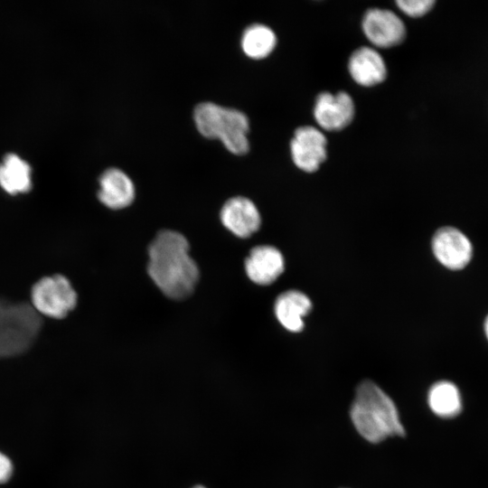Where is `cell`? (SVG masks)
<instances>
[{"label":"cell","instance_id":"1","mask_svg":"<svg viewBox=\"0 0 488 488\" xmlns=\"http://www.w3.org/2000/svg\"><path fill=\"white\" fill-rule=\"evenodd\" d=\"M189 249L187 239L171 230L159 231L148 247L147 273L169 298H187L199 280V268Z\"/></svg>","mask_w":488,"mask_h":488},{"label":"cell","instance_id":"2","mask_svg":"<svg viewBox=\"0 0 488 488\" xmlns=\"http://www.w3.org/2000/svg\"><path fill=\"white\" fill-rule=\"evenodd\" d=\"M350 416L359 434L369 442L379 443L389 436L405 435L394 402L371 380L358 385Z\"/></svg>","mask_w":488,"mask_h":488},{"label":"cell","instance_id":"3","mask_svg":"<svg viewBox=\"0 0 488 488\" xmlns=\"http://www.w3.org/2000/svg\"><path fill=\"white\" fill-rule=\"evenodd\" d=\"M194 120L202 135L221 138L232 153L242 155L248 152L249 118L242 111L204 101L195 107Z\"/></svg>","mask_w":488,"mask_h":488},{"label":"cell","instance_id":"4","mask_svg":"<svg viewBox=\"0 0 488 488\" xmlns=\"http://www.w3.org/2000/svg\"><path fill=\"white\" fill-rule=\"evenodd\" d=\"M41 327V314L32 305L5 302L0 307V358L27 351Z\"/></svg>","mask_w":488,"mask_h":488},{"label":"cell","instance_id":"5","mask_svg":"<svg viewBox=\"0 0 488 488\" xmlns=\"http://www.w3.org/2000/svg\"><path fill=\"white\" fill-rule=\"evenodd\" d=\"M31 298L32 305L40 314L52 318H63L77 305L75 290L61 275L45 277L36 282Z\"/></svg>","mask_w":488,"mask_h":488},{"label":"cell","instance_id":"6","mask_svg":"<svg viewBox=\"0 0 488 488\" xmlns=\"http://www.w3.org/2000/svg\"><path fill=\"white\" fill-rule=\"evenodd\" d=\"M431 248L436 260L451 270L465 268L473 257L470 239L455 227L445 226L438 229L432 238Z\"/></svg>","mask_w":488,"mask_h":488},{"label":"cell","instance_id":"7","mask_svg":"<svg viewBox=\"0 0 488 488\" xmlns=\"http://www.w3.org/2000/svg\"><path fill=\"white\" fill-rule=\"evenodd\" d=\"M327 140L321 130L312 126L296 129L290 143L294 164L304 172L314 173L326 159Z\"/></svg>","mask_w":488,"mask_h":488},{"label":"cell","instance_id":"8","mask_svg":"<svg viewBox=\"0 0 488 488\" xmlns=\"http://www.w3.org/2000/svg\"><path fill=\"white\" fill-rule=\"evenodd\" d=\"M362 30L367 39L380 48H389L403 42L406 27L392 11L380 8L368 10L362 19Z\"/></svg>","mask_w":488,"mask_h":488},{"label":"cell","instance_id":"9","mask_svg":"<svg viewBox=\"0 0 488 488\" xmlns=\"http://www.w3.org/2000/svg\"><path fill=\"white\" fill-rule=\"evenodd\" d=\"M355 107L352 97L340 91L320 93L314 107L316 123L324 130L339 131L346 127L353 119Z\"/></svg>","mask_w":488,"mask_h":488},{"label":"cell","instance_id":"10","mask_svg":"<svg viewBox=\"0 0 488 488\" xmlns=\"http://www.w3.org/2000/svg\"><path fill=\"white\" fill-rule=\"evenodd\" d=\"M223 226L239 238H248L260 227L261 217L255 203L247 197L235 196L226 201L221 210Z\"/></svg>","mask_w":488,"mask_h":488},{"label":"cell","instance_id":"11","mask_svg":"<svg viewBox=\"0 0 488 488\" xmlns=\"http://www.w3.org/2000/svg\"><path fill=\"white\" fill-rule=\"evenodd\" d=\"M285 261L282 253L270 245L253 248L245 260L249 278L260 286H267L283 273Z\"/></svg>","mask_w":488,"mask_h":488},{"label":"cell","instance_id":"12","mask_svg":"<svg viewBox=\"0 0 488 488\" xmlns=\"http://www.w3.org/2000/svg\"><path fill=\"white\" fill-rule=\"evenodd\" d=\"M98 197L110 209H123L132 203L135 198V185L124 171L110 167L99 177Z\"/></svg>","mask_w":488,"mask_h":488},{"label":"cell","instance_id":"13","mask_svg":"<svg viewBox=\"0 0 488 488\" xmlns=\"http://www.w3.org/2000/svg\"><path fill=\"white\" fill-rule=\"evenodd\" d=\"M348 70L352 80L364 87L380 84L387 76V68L382 56L370 47H361L352 52L349 59Z\"/></svg>","mask_w":488,"mask_h":488},{"label":"cell","instance_id":"14","mask_svg":"<svg viewBox=\"0 0 488 488\" xmlns=\"http://www.w3.org/2000/svg\"><path fill=\"white\" fill-rule=\"evenodd\" d=\"M312 309L310 298L301 291L287 290L280 294L275 302V314L281 325L293 333L304 328L303 317Z\"/></svg>","mask_w":488,"mask_h":488},{"label":"cell","instance_id":"15","mask_svg":"<svg viewBox=\"0 0 488 488\" xmlns=\"http://www.w3.org/2000/svg\"><path fill=\"white\" fill-rule=\"evenodd\" d=\"M0 185L10 194L27 192L32 188L30 165L14 154H8L0 164Z\"/></svg>","mask_w":488,"mask_h":488},{"label":"cell","instance_id":"16","mask_svg":"<svg viewBox=\"0 0 488 488\" xmlns=\"http://www.w3.org/2000/svg\"><path fill=\"white\" fill-rule=\"evenodd\" d=\"M428 404L432 411L442 418L455 417L462 408L458 389L449 381H438L430 388Z\"/></svg>","mask_w":488,"mask_h":488},{"label":"cell","instance_id":"17","mask_svg":"<svg viewBox=\"0 0 488 488\" xmlns=\"http://www.w3.org/2000/svg\"><path fill=\"white\" fill-rule=\"evenodd\" d=\"M276 43L277 36L273 30L262 23L248 26L241 38L243 51L255 59L267 57L274 50Z\"/></svg>","mask_w":488,"mask_h":488},{"label":"cell","instance_id":"18","mask_svg":"<svg viewBox=\"0 0 488 488\" xmlns=\"http://www.w3.org/2000/svg\"><path fill=\"white\" fill-rule=\"evenodd\" d=\"M398 7L410 17H420L427 14L435 5L433 0H399Z\"/></svg>","mask_w":488,"mask_h":488},{"label":"cell","instance_id":"19","mask_svg":"<svg viewBox=\"0 0 488 488\" xmlns=\"http://www.w3.org/2000/svg\"><path fill=\"white\" fill-rule=\"evenodd\" d=\"M13 473L11 460L0 452V483L9 480Z\"/></svg>","mask_w":488,"mask_h":488},{"label":"cell","instance_id":"20","mask_svg":"<svg viewBox=\"0 0 488 488\" xmlns=\"http://www.w3.org/2000/svg\"><path fill=\"white\" fill-rule=\"evenodd\" d=\"M483 331H484L485 338L486 340H488V314L486 315L483 322Z\"/></svg>","mask_w":488,"mask_h":488},{"label":"cell","instance_id":"21","mask_svg":"<svg viewBox=\"0 0 488 488\" xmlns=\"http://www.w3.org/2000/svg\"><path fill=\"white\" fill-rule=\"evenodd\" d=\"M192 488H205V487H203L202 485H196V486H194Z\"/></svg>","mask_w":488,"mask_h":488},{"label":"cell","instance_id":"22","mask_svg":"<svg viewBox=\"0 0 488 488\" xmlns=\"http://www.w3.org/2000/svg\"><path fill=\"white\" fill-rule=\"evenodd\" d=\"M5 304V302L0 298V307Z\"/></svg>","mask_w":488,"mask_h":488}]
</instances>
